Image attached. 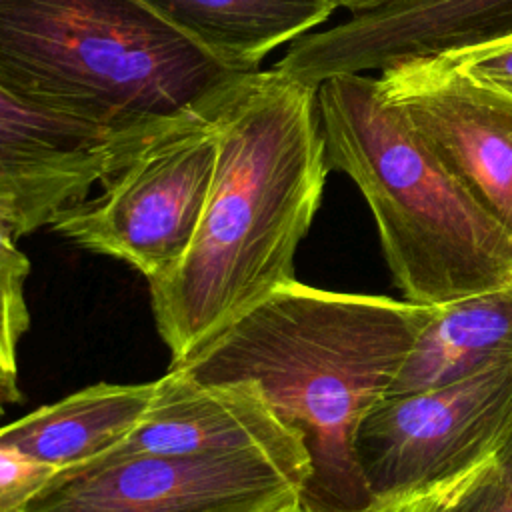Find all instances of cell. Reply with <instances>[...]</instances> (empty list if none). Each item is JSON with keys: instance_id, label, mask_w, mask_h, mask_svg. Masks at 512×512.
<instances>
[{"instance_id": "12", "label": "cell", "mask_w": 512, "mask_h": 512, "mask_svg": "<svg viewBox=\"0 0 512 512\" xmlns=\"http://www.w3.org/2000/svg\"><path fill=\"white\" fill-rule=\"evenodd\" d=\"M176 32L236 74H254L286 42L308 34L336 0H140Z\"/></svg>"}, {"instance_id": "13", "label": "cell", "mask_w": 512, "mask_h": 512, "mask_svg": "<svg viewBox=\"0 0 512 512\" xmlns=\"http://www.w3.org/2000/svg\"><path fill=\"white\" fill-rule=\"evenodd\" d=\"M154 382L94 384L0 428V444L58 470L114 450L150 408Z\"/></svg>"}, {"instance_id": "4", "label": "cell", "mask_w": 512, "mask_h": 512, "mask_svg": "<svg viewBox=\"0 0 512 512\" xmlns=\"http://www.w3.org/2000/svg\"><path fill=\"white\" fill-rule=\"evenodd\" d=\"M316 110L326 162L364 196L406 300L444 306L512 286V234L384 100L374 76L324 80Z\"/></svg>"}, {"instance_id": "11", "label": "cell", "mask_w": 512, "mask_h": 512, "mask_svg": "<svg viewBox=\"0 0 512 512\" xmlns=\"http://www.w3.org/2000/svg\"><path fill=\"white\" fill-rule=\"evenodd\" d=\"M248 452L310 464L302 438L274 414L256 382H200L172 366L154 382L150 408L138 426L104 456L214 458Z\"/></svg>"}, {"instance_id": "21", "label": "cell", "mask_w": 512, "mask_h": 512, "mask_svg": "<svg viewBox=\"0 0 512 512\" xmlns=\"http://www.w3.org/2000/svg\"><path fill=\"white\" fill-rule=\"evenodd\" d=\"M276 512H316V510L310 508L308 504H304L302 500H298V502H292V504H288V506H284V508H280Z\"/></svg>"}, {"instance_id": "17", "label": "cell", "mask_w": 512, "mask_h": 512, "mask_svg": "<svg viewBox=\"0 0 512 512\" xmlns=\"http://www.w3.org/2000/svg\"><path fill=\"white\" fill-rule=\"evenodd\" d=\"M56 472L60 470L0 444V512H24Z\"/></svg>"}, {"instance_id": "14", "label": "cell", "mask_w": 512, "mask_h": 512, "mask_svg": "<svg viewBox=\"0 0 512 512\" xmlns=\"http://www.w3.org/2000/svg\"><path fill=\"white\" fill-rule=\"evenodd\" d=\"M510 354L512 286L434 306L388 394L446 384Z\"/></svg>"}, {"instance_id": "7", "label": "cell", "mask_w": 512, "mask_h": 512, "mask_svg": "<svg viewBox=\"0 0 512 512\" xmlns=\"http://www.w3.org/2000/svg\"><path fill=\"white\" fill-rule=\"evenodd\" d=\"M310 464L248 452L96 458L60 470L24 512H276L302 498Z\"/></svg>"}, {"instance_id": "3", "label": "cell", "mask_w": 512, "mask_h": 512, "mask_svg": "<svg viewBox=\"0 0 512 512\" xmlns=\"http://www.w3.org/2000/svg\"><path fill=\"white\" fill-rule=\"evenodd\" d=\"M240 76L140 0H0V92L38 112L160 136Z\"/></svg>"}, {"instance_id": "16", "label": "cell", "mask_w": 512, "mask_h": 512, "mask_svg": "<svg viewBox=\"0 0 512 512\" xmlns=\"http://www.w3.org/2000/svg\"><path fill=\"white\" fill-rule=\"evenodd\" d=\"M12 230L0 222V342L16 358L20 338L30 326L24 284L30 272L28 256L16 246Z\"/></svg>"}, {"instance_id": "20", "label": "cell", "mask_w": 512, "mask_h": 512, "mask_svg": "<svg viewBox=\"0 0 512 512\" xmlns=\"http://www.w3.org/2000/svg\"><path fill=\"white\" fill-rule=\"evenodd\" d=\"M388 0H346L342 4V8H346L350 14L352 12H360V10H368V8H374L378 4H384Z\"/></svg>"}, {"instance_id": "10", "label": "cell", "mask_w": 512, "mask_h": 512, "mask_svg": "<svg viewBox=\"0 0 512 512\" xmlns=\"http://www.w3.org/2000/svg\"><path fill=\"white\" fill-rule=\"evenodd\" d=\"M154 138L104 132L0 92V222L16 238L50 226Z\"/></svg>"}, {"instance_id": "22", "label": "cell", "mask_w": 512, "mask_h": 512, "mask_svg": "<svg viewBox=\"0 0 512 512\" xmlns=\"http://www.w3.org/2000/svg\"><path fill=\"white\" fill-rule=\"evenodd\" d=\"M336 2H338V8H342V4H344L346 0H336Z\"/></svg>"}, {"instance_id": "15", "label": "cell", "mask_w": 512, "mask_h": 512, "mask_svg": "<svg viewBox=\"0 0 512 512\" xmlns=\"http://www.w3.org/2000/svg\"><path fill=\"white\" fill-rule=\"evenodd\" d=\"M366 512H512V422L466 468Z\"/></svg>"}, {"instance_id": "19", "label": "cell", "mask_w": 512, "mask_h": 512, "mask_svg": "<svg viewBox=\"0 0 512 512\" xmlns=\"http://www.w3.org/2000/svg\"><path fill=\"white\" fill-rule=\"evenodd\" d=\"M18 370H16V358H12L2 342H0V416L4 414L8 404H14L20 400V388H18Z\"/></svg>"}, {"instance_id": "18", "label": "cell", "mask_w": 512, "mask_h": 512, "mask_svg": "<svg viewBox=\"0 0 512 512\" xmlns=\"http://www.w3.org/2000/svg\"><path fill=\"white\" fill-rule=\"evenodd\" d=\"M440 56L472 80L512 98V36Z\"/></svg>"}, {"instance_id": "5", "label": "cell", "mask_w": 512, "mask_h": 512, "mask_svg": "<svg viewBox=\"0 0 512 512\" xmlns=\"http://www.w3.org/2000/svg\"><path fill=\"white\" fill-rule=\"evenodd\" d=\"M216 100L146 144L102 184L100 196L64 210L50 226L82 248L130 264L148 282L170 274L196 236L212 188Z\"/></svg>"}, {"instance_id": "2", "label": "cell", "mask_w": 512, "mask_h": 512, "mask_svg": "<svg viewBox=\"0 0 512 512\" xmlns=\"http://www.w3.org/2000/svg\"><path fill=\"white\" fill-rule=\"evenodd\" d=\"M432 314L410 300L294 280L172 366L200 382H256L306 446L300 500L316 512H364L372 496L356 460L358 426L392 390Z\"/></svg>"}, {"instance_id": "8", "label": "cell", "mask_w": 512, "mask_h": 512, "mask_svg": "<svg viewBox=\"0 0 512 512\" xmlns=\"http://www.w3.org/2000/svg\"><path fill=\"white\" fill-rule=\"evenodd\" d=\"M380 94L426 140L458 182L512 234V98L444 56L396 62Z\"/></svg>"}, {"instance_id": "1", "label": "cell", "mask_w": 512, "mask_h": 512, "mask_svg": "<svg viewBox=\"0 0 512 512\" xmlns=\"http://www.w3.org/2000/svg\"><path fill=\"white\" fill-rule=\"evenodd\" d=\"M316 90L270 68L216 100V170L200 226L180 264L150 282L172 364L296 280L294 256L330 172Z\"/></svg>"}, {"instance_id": "9", "label": "cell", "mask_w": 512, "mask_h": 512, "mask_svg": "<svg viewBox=\"0 0 512 512\" xmlns=\"http://www.w3.org/2000/svg\"><path fill=\"white\" fill-rule=\"evenodd\" d=\"M512 36V0H388L292 42L274 70L316 86Z\"/></svg>"}, {"instance_id": "6", "label": "cell", "mask_w": 512, "mask_h": 512, "mask_svg": "<svg viewBox=\"0 0 512 512\" xmlns=\"http://www.w3.org/2000/svg\"><path fill=\"white\" fill-rule=\"evenodd\" d=\"M510 422L512 354L446 384L384 396L360 422L354 444L372 496L366 510L466 468Z\"/></svg>"}]
</instances>
